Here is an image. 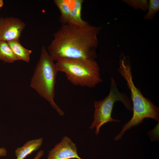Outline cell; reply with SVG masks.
Returning a JSON list of instances; mask_svg holds the SVG:
<instances>
[{
    "instance_id": "6da1fadb",
    "label": "cell",
    "mask_w": 159,
    "mask_h": 159,
    "mask_svg": "<svg viewBox=\"0 0 159 159\" xmlns=\"http://www.w3.org/2000/svg\"><path fill=\"white\" fill-rule=\"evenodd\" d=\"M101 28L88 22L82 25L62 24L54 34V39L47 48L48 52L54 61L95 60L97 36Z\"/></svg>"
},
{
    "instance_id": "7a4b0ae2",
    "label": "cell",
    "mask_w": 159,
    "mask_h": 159,
    "mask_svg": "<svg viewBox=\"0 0 159 159\" xmlns=\"http://www.w3.org/2000/svg\"><path fill=\"white\" fill-rule=\"evenodd\" d=\"M118 71L126 80L130 91L133 103V116L123 126L119 135L122 136L125 131L143 122L145 118L159 121V109L148 98L145 97L139 89L136 87L133 81L131 67L129 57L122 53L120 55Z\"/></svg>"
},
{
    "instance_id": "3957f363",
    "label": "cell",
    "mask_w": 159,
    "mask_h": 159,
    "mask_svg": "<svg viewBox=\"0 0 159 159\" xmlns=\"http://www.w3.org/2000/svg\"><path fill=\"white\" fill-rule=\"evenodd\" d=\"M58 71L56 64L44 46L41 48L39 59L32 78L30 86L45 98L61 116L64 112L55 103V86Z\"/></svg>"
},
{
    "instance_id": "277c9868",
    "label": "cell",
    "mask_w": 159,
    "mask_h": 159,
    "mask_svg": "<svg viewBox=\"0 0 159 159\" xmlns=\"http://www.w3.org/2000/svg\"><path fill=\"white\" fill-rule=\"evenodd\" d=\"M55 64L58 72L64 73L68 80L74 85L91 88L103 81L95 60L61 59Z\"/></svg>"
},
{
    "instance_id": "5b68a950",
    "label": "cell",
    "mask_w": 159,
    "mask_h": 159,
    "mask_svg": "<svg viewBox=\"0 0 159 159\" xmlns=\"http://www.w3.org/2000/svg\"><path fill=\"white\" fill-rule=\"evenodd\" d=\"M117 101L122 102L126 108L130 111L132 110L131 102L126 94L120 92L118 89L113 78H111L110 92L104 99L94 101L95 108L94 121L90 128L96 127L95 134H98L101 127L110 122H120L118 119H113L111 114L114 103Z\"/></svg>"
},
{
    "instance_id": "8992f818",
    "label": "cell",
    "mask_w": 159,
    "mask_h": 159,
    "mask_svg": "<svg viewBox=\"0 0 159 159\" xmlns=\"http://www.w3.org/2000/svg\"><path fill=\"white\" fill-rule=\"evenodd\" d=\"M26 26L20 19L13 17L0 18V40L7 42L19 39Z\"/></svg>"
},
{
    "instance_id": "52a82bcc",
    "label": "cell",
    "mask_w": 159,
    "mask_h": 159,
    "mask_svg": "<svg viewBox=\"0 0 159 159\" xmlns=\"http://www.w3.org/2000/svg\"><path fill=\"white\" fill-rule=\"evenodd\" d=\"M82 159L78 155L75 144L67 136L49 151L47 159Z\"/></svg>"
},
{
    "instance_id": "ba28073f",
    "label": "cell",
    "mask_w": 159,
    "mask_h": 159,
    "mask_svg": "<svg viewBox=\"0 0 159 159\" xmlns=\"http://www.w3.org/2000/svg\"><path fill=\"white\" fill-rule=\"evenodd\" d=\"M43 139L29 141L21 147L17 148L15 150L16 159H24L33 151L38 149L41 146Z\"/></svg>"
},
{
    "instance_id": "9c48e42d",
    "label": "cell",
    "mask_w": 159,
    "mask_h": 159,
    "mask_svg": "<svg viewBox=\"0 0 159 159\" xmlns=\"http://www.w3.org/2000/svg\"><path fill=\"white\" fill-rule=\"evenodd\" d=\"M53 1L60 12L59 21L63 24H67L75 0H54Z\"/></svg>"
},
{
    "instance_id": "30bf717a",
    "label": "cell",
    "mask_w": 159,
    "mask_h": 159,
    "mask_svg": "<svg viewBox=\"0 0 159 159\" xmlns=\"http://www.w3.org/2000/svg\"><path fill=\"white\" fill-rule=\"evenodd\" d=\"M7 42L19 60L29 62L30 55L32 52V50L24 48L21 44L19 39L13 40Z\"/></svg>"
},
{
    "instance_id": "8fae6325",
    "label": "cell",
    "mask_w": 159,
    "mask_h": 159,
    "mask_svg": "<svg viewBox=\"0 0 159 159\" xmlns=\"http://www.w3.org/2000/svg\"><path fill=\"white\" fill-rule=\"evenodd\" d=\"M84 1L83 0H75L74 4L71 11L67 24L82 25L87 22L83 20L81 17L82 5Z\"/></svg>"
},
{
    "instance_id": "7c38bea8",
    "label": "cell",
    "mask_w": 159,
    "mask_h": 159,
    "mask_svg": "<svg viewBox=\"0 0 159 159\" xmlns=\"http://www.w3.org/2000/svg\"><path fill=\"white\" fill-rule=\"evenodd\" d=\"M0 60L8 63L19 60L6 41L0 40Z\"/></svg>"
},
{
    "instance_id": "4fadbf2b",
    "label": "cell",
    "mask_w": 159,
    "mask_h": 159,
    "mask_svg": "<svg viewBox=\"0 0 159 159\" xmlns=\"http://www.w3.org/2000/svg\"><path fill=\"white\" fill-rule=\"evenodd\" d=\"M148 12L145 16V19L152 20L155 14L159 11V1L150 0L149 1Z\"/></svg>"
},
{
    "instance_id": "5bb4252c",
    "label": "cell",
    "mask_w": 159,
    "mask_h": 159,
    "mask_svg": "<svg viewBox=\"0 0 159 159\" xmlns=\"http://www.w3.org/2000/svg\"><path fill=\"white\" fill-rule=\"evenodd\" d=\"M122 1L135 9H140L145 11L148 9V2L147 0H124Z\"/></svg>"
},
{
    "instance_id": "9a60e30c",
    "label": "cell",
    "mask_w": 159,
    "mask_h": 159,
    "mask_svg": "<svg viewBox=\"0 0 159 159\" xmlns=\"http://www.w3.org/2000/svg\"><path fill=\"white\" fill-rule=\"evenodd\" d=\"M158 123L154 129L148 132L152 141L158 140Z\"/></svg>"
},
{
    "instance_id": "2e32d148",
    "label": "cell",
    "mask_w": 159,
    "mask_h": 159,
    "mask_svg": "<svg viewBox=\"0 0 159 159\" xmlns=\"http://www.w3.org/2000/svg\"><path fill=\"white\" fill-rule=\"evenodd\" d=\"M7 151L4 148H0V157H4L6 156Z\"/></svg>"
},
{
    "instance_id": "e0dca14e",
    "label": "cell",
    "mask_w": 159,
    "mask_h": 159,
    "mask_svg": "<svg viewBox=\"0 0 159 159\" xmlns=\"http://www.w3.org/2000/svg\"><path fill=\"white\" fill-rule=\"evenodd\" d=\"M44 152L42 150H40L37 154L34 159H40L43 156Z\"/></svg>"
},
{
    "instance_id": "ac0fdd59",
    "label": "cell",
    "mask_w": 159,
    "mask_h": 159,
    "mask_svg": "<svg viewBox=\"0 0 159 159\" xmlns=\"http://www.w3.org/2000/svg\"><path fill=\"white\" fill-rule=\"evenodd\" d=\"M4 4V2L2 0H0V9L3 6Z\"/></svg>"
}]
</instances>
